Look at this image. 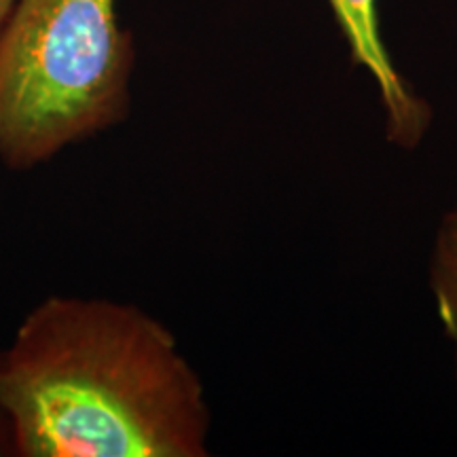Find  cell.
I'll use <instances>...</instances> for the list:
<instances>
[{
	"label": "cell",
	"instance_id": "1",
	"mask_svg": "<svg viewBox=\"0 0 457 457\" xmlns=\"http://www.w3.org/2000/svg\"><path fill=\"white\" fill-rule=\"evenodd\" d=\"M20 457H205L202 377L165 324L111 299L47 296L0 352Z\"/></svg>",
	"mask_w": 457,
	"mask_h": 457
},
{
	"label": "cell",
	"instance_id": "2",
	"mask_svg": "<svg viewBox=\"0 0 457 457\" xmlns=\"http://www.w3.org/2000/svg\"><path fill=\"white\" fill-rule=\"evenodd\" d=\"M134 62L117 0H20L0 30V162L34 168L121 121Z\"/></svg>",
	"mask_w": 457,
	"mask_h": 457
},
{
	"label": "cell",
	"instance_id": "3",
	"mask_svg": "<svg viewBox=\"0 0 457 457\" xmlns=\"http://www.w3.org/2000/svg\"><path fill=\"white\" fill-rule=\"evenodd\" d=\"M335 24L353 66L373 79L384 112L386 140L400 151H417L432 128V106L398 71L381 34L379 0H328Z\"/></svg>",
	"mask_w": 457,
	"mask_h": 457
},
{
	"label": "cell",
	"instance_id": "4",
	"mask_svg": "<svg viewBox=\"0 0 457 457\" xmlns=\"http://www.w3.org/2000/svg\"><path fill=\"white\" fill-rule=\"evenodd\" d=\"M428 288L434 313L451 350V369L457 390V202L438 220L428 259Z\"/></svg>",
	"mask_w": 457,
	"mask_h": 457
},
{
	"label": "cell",
	"instance_id": "5",
	"mask_svg": "<svg viewBox=\"0 0 457 457\" xmlns=\"http://www.w3.org/2000/svg\"><path fill=\"white\" fill-rule=\"evenodd\" d=\"M17 4H20V0H0V30H3L4 24L9 21V17L15 11Z\"/></svg>",
	"mask_w": 457,
	"mask_h": 457
},
{
	"label": "cell",
	"instance_id": "6",
	"mask_svg": "<svg viewBox=\"0 0 457 457\" xmlns=\"http://www.w3.org/2000/svg\"><path fill=\"white\" fill-rule=\"evenodd\" d=\"M0 455H13V447H11L9 430L4 426L3 417H0Z\"/></svg>",
	"mask_w": 457,
	"mask_h": 457
}]
</instances>
